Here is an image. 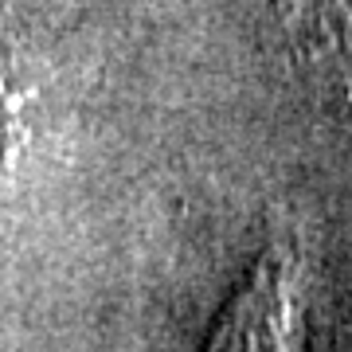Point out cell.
Instances as JSON below:
<instances>
[{"label":"cell","instance_id":"obj_1","mask_svg":"<svg viewBox=\"0 0 352 352\" xmlns=\"http://www.w3.org/2000/svg\"><path fill=\"white\" fill-rule=\"evenodd\" d=\"M294 314V263L282 247H270L212 321L208 349H286Z\"/></svg>","mask_w":352,"mask_h":352},{"label":"cell","instance_id":"obj_2","mask_svg":"<svg viewBox=\"0 0 352 352\" xmlns=\"http://www.w3.org/2000/svg\"><path fill=\"white\" fill-rule=\"evenodd\" d=\"M32 102H36V78L28 67V55L12 39L8 24L0 20V184H8L20 168V157L32 138Z\"/></svg>","mask_w":352,"mask_h":352}]
</instances>
